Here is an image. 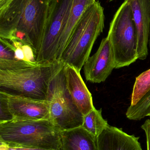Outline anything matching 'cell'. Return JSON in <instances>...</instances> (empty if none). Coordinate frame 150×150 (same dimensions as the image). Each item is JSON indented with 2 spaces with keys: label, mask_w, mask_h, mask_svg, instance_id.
<instances>
[{
  "label": "cell",
  "mask_w": 150,
  "mask_h": 150,
  "mask_svg": "<svg viewBox=\"0 0 150 150\" xmlns=\"http://www.w3.org/2000/svg\"><path fill=\"white\" fill-rule=\"evenodd\" d=\"M51 0H13L0 13V38L30 45L37 55L43 39Z\"/></svg>",
  "instance_id": "6da1fadb"
},
{
  "label": "cell",
  "mask_w": 150,
  "mask_h": 150,
  "mask_svg": "<svg viewBox=\"0 0 150 150\" xmlns=\"http://www.w3.org/2000/svg\"><path fill=\"white\" fill-rule=\"evenodd\" d=\"M105 28L104 8L98 1L92 2L77 22L61 58L81 72L90 57L93 45Z\"/></svg>",
  "instance_id": "7a4b0ae2"
},
{
  "label": "cell",
  "mask_w": 150,
  "mask_h": 150,
  "mask_svg": "<svg viewBox=\"0 0 150 150\" xmlns=\"http://www.w3.org/2000/svg\"><path fill=\"white\" fill-rule=\"evenodd\" d=\"M0 142L18 148L61 150L60 131L49 120H16L0 124Z\"/></svg>",
  "instance_id": "3957f363"
},
{
  "label": "cell",
  "mask_w": 150,
  "mask_h": 150,
  "mask_svg": "<svg viewBox=\"0 0 150 150\" xmlns=\"http://www.w3.org/2000/svg\"><path fill=\"white\" fill-rule=\"evenodd\" d=\"M65 65L60 60L18 70H0V90L46 100L50 83Z\"/></svg>",
  "instance_id": "277c9868"
},
{
  "label": "cell",
  "mask_w": 150,
  "mask_h": 150,
  "mask_svg": "<svg viewBox=\"0 0 150 150\" xmlns=\"http://www.w3.org/2000/svg\"><path fill=\"white\" fill-rule=\"evenodd\" d=\"M109 39L115 60V69L128 67L138 59L137 32L128 0H125L110 23Z\"/></svg>",
  "instance_id": "5b68a950"
},
{
  "label": "cell",
  "mask_w": 150,
  "mask_h": 150,
  "mask_svg": "<svg viewBox=\"0 0 150 150\" xmlns=\"http://www.w3.org/2000/svg\"><path fill=\"white\" fill-rule=\"evenodd\" d=\"M46 100L50 105L49 120L60 131L82 126L84 115L68 90L64 67L50 83Z\"/></svg>",
  "instance_id": "8992f818"
},
{
  "label": "cell",
  "mask_w": 150,
  "mask_h": 150,
  "mask_svg": "<svg viewBox=\"0 0 150 150\" xmlns=\"http://www.w3.org/2000/svg\"><path fill=\"white\" fill-rule=\"evenodd\" d=\"M73 1L51 0L43 39L36 57L38 64L56 61L57 41L68 20Z\"/></svg>",
  "instance_id": "52a82bcc"
},
{
  "label": "cell",
  "mask_w": 150,
  "mask_h": 150,
  "mask_svg": "<svg viewBox=\"0 0 150 150\" xmlns=\"http://www.w3.org/2000/svg\"><path fill=\"white\" fill-rule=\"evenodd\" d=\"M7 99L9 108L16 120H49L50 105L46 100L9 93L0 90Z\"/></svg>",
  "instance_id": "ba28073f"
},
{
  "label": "cell",
  "mask_w": 150,
  "mask_h": 150,
  "mask_svg": "<svg viewBox=\"0 0 150 150\" xmlns=\"http://www.w3.org/2000/svg\"><path fill=\"white\" fill-rule=\"evenodd\" d=\"M115 69L112 45L107 37L102 39L96 52L90 56L83 66L86 81L92 83L104 82Z\"/></svg>",
  "instance_id": "9c48e42d"
},
{
  "label": "cell",
  "mask_w": 150,
  "mask_h": 150,
  "mask_svg": "<svg viewBox=\"0 0 150 150\" xmlns=\"http://www.w3.org/2000/svg\"><path fill=\"white\" fill-rule=\"evenodd\" d=\"M137 32L138 59L145 60L149 54L150 31V0H128Z\"/></svg>",
  "instance_id": "30bf717a"
},
{
  "label": "cell",
  "mask_w": 150,
  "mask_h": 150,
  "mask_svg": "<svg viewBox=\"0 0 150 150\" xmlns=\"http://www.w3.org/2000/svg\"><path fill=\"white\" fill-rule=\"evenodd\" d=\"M64 71L69 92L84 116L95 108L91 93L83 80L80 72L68 65H65Z\"/></svg>",
  "instance_id": "8fae6325"
},
{
  "label": "cell",
  "mask_w": 150,
  "mask_h": 150,
  "mask_svg": "<svg viewBox=\"0 0 150 150\" xmlns=\"http://www.w3.org/2000/svg\"><path fill=\"white\" fill-rule=\"evenodd\" d=\"M139 138L109 125L97 137L98 150H142Z\"/></svg>",
  "instance_id": "7c38bea8"
},
{
  "label": "cell",
  "mask_w": 150,
  "mask_h": 150,
  "mask_svg": "<svg viewBox=\"0 0 150 150\" xmlns=\"http://www.w3.org/2000/svg\"><path fill=\"white\" fill-rule=\"evenodd\" d=\"M96 0H73L68 20L62 30L56 45L55 60H60L72 33L87 7Z\"/></svg>",
  "instance_id": "4fadbf2b"
},
{
  "label": "cell",
  "mask_w": 150,
  "mask_h": 150,
  "mask_svg": "<svg viewBox=\"0 0 150 150\" xmlns=\"http://www.w3.org/2000/svg\"><path fill=\"white\" fill-rule=\"evenodd\" d=\"M61 150H98L97 138L82 127L60 131Z\"/></svg>",
  "instance_id": "5bb4252c"
},
{
  "label": "cell",
  "mask_w": 150,
  "mask_h": 150,
  "mask_svg": "<svg viewBox=\"0 0 150 150\" xmlns=\"http://www.w3.org/2000/svg\"><path fill=\"white\" fill-rule=\"evenodd\" d=\"M35 66L37 65L17 59L9 41L0 38V70H18Z\"/></svg>",
  "instance_id": "9a60e30c"
},
{
  "label": "cell",
  "mask_w": 150,
  "mask_h": 150,
  "mask_svg": "<svg viewBox=\"0 0 150 150\" xmlns=\"http://www.w3.org/2000/svg\"><path fill=\"white\" fill-rule=\"evenodd\" d=\"M108 125L107 121L102 116V109L98 110L95 108L84 116L83 123L82 127L97 138Z\"/></svg>",
  "instance_id": "2e32d148"
},
{
  "label": "cell",
  "mask_w": 150,
  "mask_h": 150,
  "mask_svg": "<svg viewBox=\"0 0 150 150\" xmlns=\"http://www.w3.org/2000/svg\"><path fill=\"white\" fill-rule=\"evenodd\" d=\"M150 91V69L136 78L131 96V106H134Z\"/></svg>",
  "instance_id": "e0dca14e"
},
{
  "label": "cell",
  "mask_w": 150,
  "mask_h": 150,
  "mask_svg": "<svg viewBox=\"0 0 150 150\" xmlns=\"http://www.w3.org/2000/svg\"><path fill=\"white\" fill-rule=\"evenodd\" d=\"M9 41L10 43L11 47L14 51L15 58L17 59L34 65L38 64L36 62V52L31 46L16 39Z\"/></svg>",
  "instance_id": "ac0fdd59"
},
{
  "label": "cell",
  "mask_w": 150,
  "mask_h": 150,
  "mask_svg": "<svg viewBox=\"0 0 150 150\" xmlns=\"http://www.w3.org/2000/svg\"><path fill=\"white\" fill-rule=\"evenodd\" d=\"M150 114V91L137 104L129 106L127 110L126 116L133 120H140Z\"/></svg>",
  "instance_id": "d6986e66"
},
{
  "label": "cell",
  "mask_w": 150,
  "mask_h": 150,
  "mask_svg": "<svg viewBox=\"0 0 150 150\" xmlns=\"http://www.w3.org/2000/svg\"><path fill=\"white\" fill-rule=\"evenodd\" d=\"M13 120L14 118L9 108L7 99L2 92L0 91V124Z\"/></svg>",
  "instance_id": "ffe728a7"
},
{
  "label": "cell",
  "mask_w": 150,
  "mask_h": 150,
  "mask_svg": "<svg viewBox=\"0 0 150 150\" xmlns=\"http://www.w3.org/2000/svg\"><path fill=\"white\" fill-rule=\"evenodd\" d=\"M141 127L144 130L146 134L147 150H150V119L146 120Z\"/></svg>",
  "instance_id": "44dd1931"
},
{
  "label": "cell",
  "mask_w": 150,
  "mask_h": 150,
  "mask_svg": "<svg viewBox=\"0 0 150 150\" xmlns=\"http://www.w3.org/2000/svg\"><path fill=\"white\" fill-rule=\"evenodd\" d=\"M0 150H52L43 149H33V148H18L8 146L2 142H0Z\"/></svg>",
  "instance_id": "7402d4cb"
},
{
  "label": "cell",
  "mask_w": 150,
  "mask_h": 150,
  "mask_svg": "<svg viewBox=\"0 0 150 150\" xmlns=\"http://www.w3.org/2000/svg\"><path fill=\"white\" fill-rule=\"evenodd\" d=\"M149 47L150 48V36H149Z\"/></svg>",
  "instance_id": "603a6c76"
},
{
  "label": "cell",
  "mask_w": 150,
  "mask_h": 150,
  "mask_svg": "<svg viewBox=\"0 0 150 150\" xmlns=\"http://www.w3.org/2000/svg\"><path fill=\"white\" fill-rule=\"evenodd\" d=\"M109 1H113V0H108Z\"/></svg>",
  "instance_id": "cb8c5ba5"
},
{
  "label": "cell",
  "mask_w": 150,
  "mask_h": 150,
  "mask_svg": "<svg viewBox=\"0 0 150 150\" xmlns=\"http://www.w3.org/2000/svg\"><path fill=\"white\" fill-rule=\"evenodd\" d=\"M149 116H150V114Z\"/></svg>",
  "instance_id": "d4e9b609"
}]
</instances>
